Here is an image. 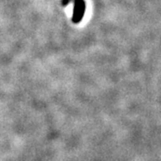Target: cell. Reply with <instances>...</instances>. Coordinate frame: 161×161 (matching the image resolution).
Segmentation results:
<instances>
[{
    "label": "cell",
    "instance_id": "cell-1",
    "mask_svg": "<svg viewBox=\"0 0 161 161\" xmlns=\"http://www.w3.org/2000/svg\"><path fill=\"white\" fill-rule=\"evenodd\" d=\"M74 2V14H73V23H79L80 20L84 16L86 10V5L84 0H70Z\"/></svg>",
    "mask_w": 161,
    "mask_h": 161
}]
</instances>
